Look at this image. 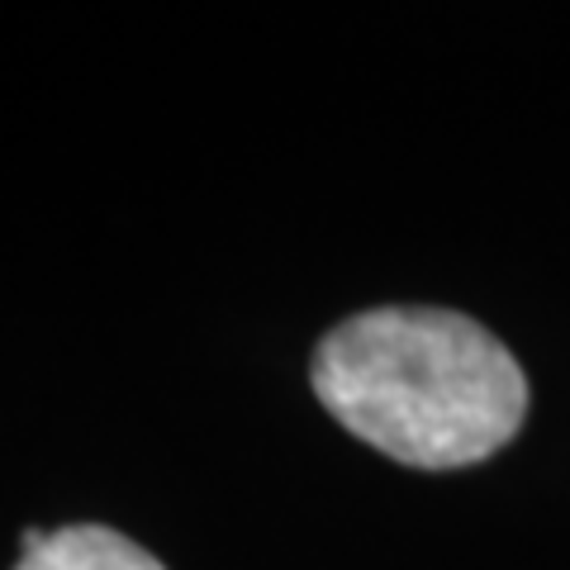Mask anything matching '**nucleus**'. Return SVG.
I'll use <instances>...</instances> for the list:
<instances>
[{
    "label": "nucleus",
    "instance_id": "nucleus-1",
    "mask_svg": "<svg viewBox=\"0 0 570 570\" xmlns=\"http://www.w3.org/2000/svg\"><path fill=\"white\" fill-rule=\"evenodd\" d=\"M309 376L352 438L419 471L475 466L528 419L523 366L456 309L352 314L318 343Z\"/></svg>",
    "mask_w": 570,
    "mask_h": 570
},
{
    "label": "nucleus",
    "instance_id": "nucleus-2",
    "mask_svg": "<svg viewBox=\"0 0 570 570\" xmlns=\"http://www.w3.org/2000/svg\"><path fill=\"white\" fill-rule=\"evenodd\" d=\"M14 570H167V566L115 528L71 523L48 532L39 547L20 551Z\"/></svg>",
    "mask_w": 570,
    "mask_h": 570
}]
</instances>
